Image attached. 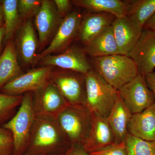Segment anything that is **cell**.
<instances>
[{"instance_id":"1","label":"cell","mask_w":155,"mask_h":155,"mask_svg":"<svg viewBox=\"0 0 155 155\" xmlns=\"http://www.w3.org/2000/svg\"><path fill=\"white\" fill-rule=\"evenodd\" d=\"M71 147L56 118L35 116L25 154L63 155Z\"/></svg>"},{"instance_id":"2","label":"cell","mask_w":155,"mask_h":155,"mask_svg":"<svg viewBox=\"0 0 155 155\" xmlns=\"http://www.w3.org/2000/svg\"><path fill=\"white\" fill-rule=\"evenodd\" d=\"M92 63L95 71L117 91L139 73L134 61L124 55L93 58Z\"/></svg>"},{"instance_id":"3","label":"cell","mask_w":155,"mask_h":155,"mask_svg":"<svg viewBox=\"0 0 155 155\" xmlns=\"http://www.w3.org/2000/svg\"><path fill=\"white\" fill-rule=\"evenodd\" d=\"M86 107L91 114L107 118L115 104L118 91L94 70L85 75Z\"/></svg>"},{"instance_id":"4","label":"cell","mask_w":155,"mask_h":155,"mask_svg":"<svg viewBox=\"0 0 155 155\" xmlns=\"http://www.w3.org/2000/svg\"><path fill=\"white\" fill-rule=\"evenodd\" d=\"M33 93L23 95L22 103L15 116L2 126L11 131L14 140L13 155H24L35 118L32 105Z\"/></svg>"},{"instance_id":"5","label":"cell","mask_w":155,"mask_h":155,"mask_svg":"<svg viewBox=\"0 0 155 155\" xmlns=\"http://www.w3.org/2000/svg\"><path fill=\"white\" fill-rule=\"evenodd\" d=\"M71 146L85 143L91 122V114L86 107L68 105L56 118Z\"/></svg>"},{"instance_id":"6","label":"cell","mask_w":155,"mask_h":155,"mask_svg":"<svg viewBox=\"0 0 155 155\" xmlns=\"http://www.w3.org/2000/svg\"><path fill=\"white\" fill-rule=\"evenodd\" d=\"M118 91L132 114L140 113L155 103L153 92L149 88L144 76L140 73Z\"/></svg>"},{"instance_id":"7","label":"cell","mask_w":155,"mask_h":155,"mask_svg":"<svg viewBox=\"0 0 155 155\" xmlns=\"http://www.w3.org/2000/svg\"><path fill=\"white\" fill-rule=\"evenodd\" d=\"M52 73V68L48 66L32 69L10 81L3 87L0 92L11 96L34 92L40 89L51 80Z\"/></svg>"},{"instance_id":"8","label":"cell","mask_w":155,"mask_h":155,"mask_svg":"<svg viewBox=\"0 0 155 155\" xmlns=\"http://www.w3.org/2000/svg\"><path fill=\"white\" fill-rule=\"evenodd\" d=\"M32 93V105L35 116L56 118L69 105L58 87L51 80Z\"/></svg>"},{"instance_id":"9","label":"cell","mask_w":155,"mask_h":155,"mask_svg":"<svg viewBox=\"0 0 155 155\" xmlns=\"http://www.w3.org/2000/svg\"><path fill=\"white\" fill-rule=\"evenodd\" d=\"M51 80L69 105L86 107L85 75L74 72L53 73Z\"/></svg>"},{"instance_id":"10","label":"cell","mask_w":155,"mask_h":155,"mask_svg":"<svg viewBox=\"0 0 155 155\" xmlns=\"http://www.w3.org/2000/svg\"><path fill=\"white\" fill-rule=\"evenodd\" d=\"M82 17L79 12L74 11L63 19L52 40L46 48L37 55L34 64H36L46 56L65 49L78 32Z\"/></svg>"},{"instance_id":"11","label":"cell","mask_w":155,"mask_h":155,"mask_svg":"<svg viewBox=\"0 0 155 155\" xmlns=\"http://www.w3.org/2000/svg\"><path fill=\"white\" fill-rule=\"evenodd\" d=\"M127 56L134 61L141 75L144 76L153 72L155 68V31L143 29Z\"/></svg>"},{"instance_id":"12","label":"cell","mask_w":155,"mask_h":155,"mask_svg":"<svg viewBox=\"0 0 155 155\" xmlns=\"http://www.w3.org/2000/svg\"><path fill=\"white\" fill-rule=\"evenodd\" d=\"M40 61L43 66H54L84 75L92 69L85 52L75 47L69 48L61 54L49 55Z\"/></svg>"},{"instance_id":"13","label":"cell","mask_w":155,"mask_h":155,"mask_svg":"<svg viewBox=\"0 0 155 155\" xmlns=\"http://www.w3.org/2000/svg\"><path fill=\"white\" fill-rule=\"evenodd\" d=\"M115 143L107 118L91 114L90 129L84 148L89 154Z\"/></svg>"},{"instance_id":"14","label":"cell","mask_w":155,"mask_h":155,"mask_svg":"<svg viewBox=\"0 0 155 155\" xmlns=\"http://www.w3.org/2000/svg\"><path fill=\"white\" fill-rule=\"evenodd\" d=\"M61 16L54 2L43 0L35 14V25L38 32L40 44L43 45L49 39L61 24Z\"/></svg>"},{"instance_id":"15","label":"cell","mask_w":155,"mask_h":155,"mask_svg":"<svg viewBox=\"0 0 155 155\" xmlns=\"http://www.w3.org/2000/svg\"><path fill=\"white\" fill-rule=\"evenodd\" d=\"M119 54L128 56L142 33L126 16L117 17L112 25Z\"/></svg>"},{"instance_id":"16","label":"cell","mask_w":155,"mask_h":155,"mask_svg":"<svg viewBox=\"0 0 155 155\" xmlns=\"http://www.w3.org/2000/svg\"><path fill=\"white\" fill-rule=\"evenodd\" d=\"M127 131L147 141H155V103L140 113L132 114Z\"/></svg>"},{"instance_id":"17","label":"cell","mask_w":155,"mask_h":155,"mask_svg":"<svg viewBox=\"0 0 155 155\" xmlns=\"http://www.w3.org/2000/svg\"><path fill=\"white\" fill-rule=\"evenodd\" d=\"M116 17L107 13L87 14L81 19L78 32L84 44L113 24Z\"/></svg>"},{"instance_id":"18","label":"cell","mask_w":155,"mask_h":155,"mask_svg":"<svg viewBox=\"0 0 155 155\" xmlns=\"http://www.w3.org/2000/svg\"><path fill=\"white\" fill-rule=\"evenodd\" d=\"M132 115L118 92L116 102L107 117L115 143L125 142L128 134L127 126Z\"/></svg>"},{"instance_id":"19","label":"cell","mask_w":155,"mask_h":155,"mask_svg":"<svg viewBox=\"0 0 155 155\" xmlns=\"http://www.w3.org/2000/svg\"><path fill=\"white\" fill-rule=\"evenodd\" d=\"M84 52L92 58L119 54L112 25L85 44Z\"/></svg>"},{"instance_id":"20","label":"cell","mask_w":155,"mask_h":155,"mask_svg":"<svg viewBox=\"0 0 155 155\" xmlns=\"http://www.w3.org/2000/svg\"><path fill=\"white\" fill-rule=\"evenodd\" d=\"M17 46L19 55L26 65L34 63L35 57L37 40L33 24L31 20L21 26L17 35Z\"/></svg>"},{"instance_id":"21","label":"cell","mask_w":155,"mask_h":155,"mask_svg":"<svg viewBox=\"0 0 155 155\" xmlns=\"http://www.w3.org/2000/svg\"><path fill=\"white\" fill-rule=\"evenodd\" d=\"M75 5L94 13H107L116 18L125 17L127 12L126 1L120 0H75Z\"/></svg>"},{"instance_id":"22","label":"cell","mask_w":155,"mask_h":155,"mask_svg":"<svg viewBox=\"0 0 155 155\" xmlns=\"http://www.w3.org/2000/svg\"><path fill=\"white\" fill-rule=\"evenodd\" d=\"M20 72L16 48L13 41H9L0 56V91L6 84L20 75Z\"/></svg>"},{"instance_id":"23","label":"cell","mask_w":155,"mask_h":155,"mask_svg":"<svg viewBox=\"0 0 155 155\" xmlns=\"http://www.w3.org/2000/svg\"><path fill=\"white\" fill-rule=\"evenodd\" d=\"M126 17L139 31L142 32L145 24L155 12V0L126 1Z\"/></svg>"},{"instance_id":"24","label":"cell","mask_w":155,"mask_h":155,"mask_svg":"<svg viewBox=\"0 0 155 155\" xmlns=\"http://www.w3.org/2000/svg\"><path fill=\"white\" fill-rule=\"evenodd\" d=\"M17 5L18 1L17 0L3 1L5 41L9 42L12 38L19 24L20 15L18 12Z\"/></svg>"},{"instance_id":"25","label":"cell","mask_w":155,"mask_h":155,"mask_svg":"<svg viewBox=\"0 0 155 155\" xmlns=\"http://www.w3.org/2000/svg\"><path fill=\"white\" fill-rule=\"evenodd\" d=\"M23 95L11 96L0 92V127H2L17 113Z\"/></svg>"},{"instance_id":"26","label":"cell","mask_w":155,"mask_h":155,"mask_svg":"<svg viewBox=\"0 0 155 155\" xmlns=\"http://www.w3.org/2000/svg\"><path fill=\"white\" fill-rule=\"evenodd\" d=\"M125 143L127 155H155V141L143 140L128 133Z\"/></svg>"},{"instance_id":"27","label":"cell","mask_w":155,"mask_h":155,"mask_svg":"<svg viewBox=\"0 0 155 155\" xmlns=\"http://www.w3.org/2000/svg\"><path fill=\"white\" fill-rule=\"evenodd\" d=\"M14 140L11 131L0 127V155H13Z\"/></svg>"},{"instance_id":"28","label":"cell","mask_w":155,"mask_h":155,"mask_svg":"<svg viewBox=\"0 0 155 155\" xmlns=\"http://www.w3.org/2000/svg\"><path fill=\"white\" fill-rule=\"evenodd\" d=\"M42 1L38 0H19L18 1V11L20 16L27 17L36 12L39 9Z\"/></svg>"},{"instance_id":"29","label":"cell","mask_w":155,"mask_h":155,"mask_svg":"<svg viewBox=\"0 0 155 155\" xmlns=\"http://www.w3.org/2000/svg\"><path fill=\"white\" fill-rule=\"evenodd\" d=\"M90 155H127L125 142L114 143L99 150L89 153Z\"/></svg>"},{"instance_id":"30","label":"cell","mask_w":155,"mask_h":155,"mask_svg":"<svg viewBox=\"0 0 155 155\" xmlns=\"http://www.w3.org/2000/svg\"><path fill=\"white\" fill-rule=\"evenodd\" d=\"M54 2L61 17L67 13L71 8V2L69 0H54Z\"/></svg>"},{"instance_id":"31","label":"cell","mask_w":155,"mask_h":155,"mask_svg":"<svg viewBox=\"0 0 155 155\" xmlns=\"http://www.w3.org/2000/svg\"><path fill=\"white\" fill-rule=\"evenodd\" d=\"M63 155H90L82 146L73 145Z\"/></svg>"},{"instance_id":"32","label":"cell","mask_w":155,"mask_h":155,"mask_svg":"<svg viewBox=\"0 0 155 155\" xmlns=\"http://www.w3.org/2000/svg\"><path fill=\"white\" fill-rule=\"evenodd\" d=\"M149 88L153 92L155 97V72L144 75Z\"/></svg>"},{"instance_id":"33","label":"cell","mask_w":155,"mask_h":155,"mask_svg":"<svg viewBox=\"0 0 155 155\" xmlns=\"http://www.w3.org/2000/svg\"><path fill=\"white\" fill-rule=\"evenodd\" d=\"M143 29L155 31V12L152 17L145 23Z\"/></svg>"},{"instance_id":"34","label":"cell","mask_w":155,"mask_h":155,"mask_svg":"<svg viewBox=\"0 0 155 155\" xmlns=\"http://www.w3.org/2000/svg\"><path fill=\"white\" fill-rule=\"evenodd\" d=\"M5 27L4 25L0 28V50L2 48V42L3 38H5Z\"/></svg>"},{"instance_id":"35","label":"cell","mask_w":155,"mask_h":155,"mask_svg":"<svg viewBox=\"0 0 155 155\" xmlns=\"http://www.w3.org/2000/svg\"><path fill=\"white\" fill-rule=\"evenodd\" d=\"M4 19V13H3V9L2 4L0 5V28L3 26V21Z\"/></svg>"},{"instance_id":"36","label":"cell","mask_w":155,"mask_h":155,"mask_svg":"<svg viewBox=\"0 0 155 155\" xmlns=\"http://www.w3.org/2000/svg\"><path fill=\"white\" fill-rule=\"evenodd\" d=\"M3 1H0V5L2 4Z\"/></svg>"},{"instance_id":"37","label":"cell","mask_w":155,"mask_h":155,"mask_svg":"<svg viewBox=\"0 0 155 155\" xmlns=\"http://www.w3.org/2000/svg\"><path fill=\"white\" fill-rule=\"evenodd\" d=\"M24 155H34L24 154Z\"/></svg>"}]
</instances>
